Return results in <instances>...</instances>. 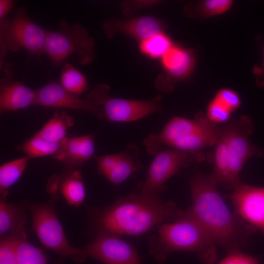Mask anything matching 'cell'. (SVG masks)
<instances>
[{
	"label": "cell",
	"instance_id": "obj_35",
	"mask_svg": "<svg viewBox=\"0 0 264 264\" xmlns=\"http://www.w3.org/2000/svg\"><path fill=\"white\" fill-rule=\"evenodd\" d=\"M14 4L12 0H0V20L6 17V15L10 12Z\"/></svg>",
	"mask_w": 264,
	"mask_h": 264
},
{
	"label": "cell",
	"instance_id": "obj_16",
	"mask_svg": "<svg viewBox=\"0 0 264 264\" xmlns=\"http://www.w3.org/2000/svg\"><path fill=\"white\" fill-rule=\"evenodd\" d=\"M10 72L5 73L6 77L1 78L0 80V112L35 105L36 90L32 89L22 82L13 80Z\"/></svg>",
	"mask_w": 264,
	"mask_h": 264
},
{
	"label": "cell",
	"instance_id": "obj_24",
	"mask_svg": "<svg viewBox=\"0 0 264 264\" xmlns=\"http://www.w3.org/2000/svg\"><path fill=\"white\" fill-rule=\"evenodd\" d=\"M27 156L17 158L0 167V200H5L8 188L21 176L29 160Z\"/></svg>",
	"mask_w": 264,
	"mask_h": 264
},
{
	"label": "cell",
	"instance_id": "obj_28",
	"mask_svg": "<svg viewBox=\"0 0 264 264\" xmlns=\"http://www.w3.org/2000/svg\"><path fill=\"white\" fill-rule=\"evenodd\" d=\"M173 46L170 39L163 32L157 33L139 43L140 51L153 59L161 58Z\"/></svg>",
	"mask_w": 264,
	"mask_h": 264
},
{
	"label": "cell",
	"instance_id": "obj_34",
	"mask_svg": "<svg viewBox=\"0 0 264 264\" xmlns=\"http://www.w3.org/2000/svg\"><path fill=\"white\" fill-rule=\"evenodd\" d=\"M232 3L229 0H207L203 3V10L206 15H217L228 10Z\"/></svg>",
	"mask_w": 264,
	"mask_h": 264
},
{
	"label": "cell",
	"instance_id": "obj_25",
	"mask_svg": "<svg viewBox=\"0 0 264 264\" xmlns=\"http://www.w3.org/2000/svg\"><path fill=\"white\" fill-rule=\"evenodd\" d=\"M60 84L66 91L75 95L81 94L88 89L85 77L69 63H65L62 68Z\"/></svg>",
	"mask_w": 264,
	"mask_h": 264
},
{
	"label": "cell",
	"instance_id": "obj_30",
	"mask_svg": "<svg viewBox=\"0 0 264 264\" xmlns=\"http://www.w3.org/2000/svg\"><path fill=\"white\" fill-rule=\"evenodd\" d=\"M232 111L214 98L209 104L207 117L212 122L223 123L229 118Z\"/></svg>",
	"mask_w": 264,
	"mask_h": 264
},
{
	"label": "cell",
	"instance_id": "obj_13",
	"mask_svg": "<svg viewBox=\"0 0 264 264\" xmlns=\"http://www.w3.org/2000/svg\"><path fill=\"white\" fill-rule=\"evenodd\" d=\"M35 105L66 108L89 112L99 119L104 118L102 107L65 89L60 84L49 82L36 90Z\"/></svg>",
	"mask_w": 264,
	"mask_h": 264
},
{
	"label": "cell",
	"instance_id": "obj_17",
	"mask_svg": "<svg viewBox=\"0 0 264 264\" xmlns=\"http://www.w3.org/2000/svg\"><path fill=\"white\" fill-rule=\"evenodd\" d=\"M95 144L92 135L66 137L61 142V147L54 157L64 164L66 168L81 167L84 163L94 156Z\"/></svg>",
	"mask_w": 264,
	"mask_h": 264
},
{
	"label": "cell",
	"instance_id": "obj_19",
	"mask_svg": "<svg viewBox=\"0 0 264 264\" xmlns=\"http://www.w3.org/2000/svg\"><path fill=\"white\" fill-rule=\"evenodd\" d=\"M139 156L137 147L133 143L127 144L123 151L114 154L113 161L105 177L113 185L119 186L141 169Z\"/></svg>",
	"mask_w": 264,
	"mask_h": 264
},
{
	"label": "cell",
	"instance_id": "obj_14",
	"mask_svg": "<svg viewBox=\"0 0 264 264\" xmlns=\"http://www.w3.org/2000/svg\"><path fill=\"white\" fill-rule=\"evenodd\" d=\"M160 59L163 72L156 77L154 84L159 91L169 92L176 81L191 72L193 57L188 50L173 45Z\"/></svg>",
	"mask_w": 264,
	"mask_h": 264
},
{
	"label": "cell",
	"instance_id": "obj_10",
	"mask_svg": "<svg viewBox=\"0 0 264 264\" xmlns=\"http://www.w3.org/2000/svg\"><path fill=\"white\" fill-rule=\"evenodd\" d=\"M81 250L104 264H141L134 247L115 235L99 234Z\"/></svg>",
	"mask_w": 264,
	"mask_h": 264
},
{
	"label": "cell",
	"instance_id": "obj_2",
	"mask_svg": "<svg viewBox=\"0 0 264 264\" xmlns=\"http://www.w3.org/2000/svg\"><path fill=\"white\" fill-rule=\"evenodd\" d=\"M93 222L99 234L138 236L156 226L173 221L182 210L159 195L139 191L119 198L111 205L94 211Z\"/></svg>",
	"mask_w": 264,
	"mask_h": 264
},
{
	"label": "cell",
	"instance_id": "obj_36",
	"mask_svg": "<svg viewBox=\"0 0 264 264\" xmlns=\"http://www.w3.org/2000/svg\"><path fill=\"white\" fill-rule=\"evenodd\" d=\"M263 73L264 74V64H263Z\"/></svg>",
	"mask_w": 264,
	"mask_h": 264
},
{
	"label": "cell",
	"instance_id": "obj_3",
	"mask_svg": "<svg viewBox=\"0 0 264 264\" xmlns=\"http://www.w3.org/2000/svg\"><path fill=\"white\" fill-rule=\"evenodd\" d=\"M149 241V252L159 262L176 251L196 253L201 262L214 264L217 257L216 244L200 223L187 211L171 222L158 226Z\"/></svg>",
	"mask_w": 264,
	"mask_h": 264
},
{
	"label": "cell",
	"instance_id": "obj_15",
	"mask_svg": "<svg viewBox=\"0 0 264 264\" xmlns=\"http://www.w3.org/2000/svg\"><path fill=\"white\" fill-rule=\"evenodd\" d=\"M164 27L160 19L149 16L128 19L110 18L102 25V30L108 39L112 38L115 33H120L139 42L163 32Z\"/></svg>",
	"mask_w": 264,
	"mask_h": 264
},
{
	"label": "cell",
	"instance_id": "obj_33",
	"mask_svg": "<svg viewBox=\"0 0 264 264\" xmlns=\"http://www.w3.org/2000/svg\"><path fill=\"white\" fill-rule=\"evenodd\" d=\"M217 264H263L258 258L241 251L228 253Z\"/></svg>",
	"mask_w": 264,
	"mask_h": 264
},
{
	"label": "cell",
	"instance_id": "obj_27",
	"mask_svg": "<svg viewBox=\"0 0 264 264\" xmlns=\"http://www.w3.org/2000/svg\"><path fill=\"white\" fill-rule=\"evenodd\" d=\"M61 142H49L36 133L24 144L22 149L30 159L48 155L55 157L60 150Z\"/></svg>",
	"mask_w": 264,
	"mask_h": 264
},
{
	"label": "cell",
	"instance_id": "obj_4",
	"mask_svg": "<svg viewBox=\"0 0 264 264\" xmlns=\"http://www.w3.org/2000/svg\"><path fill=\"white\" fill-rule=\"evenodd\" d=\"M95 42L87 31L77 23L70 24L65 19L58 22L56 30H47L44 53L54 65L63 62L72 54L76 55L78 63L91 64L95 58Z\"/></svg>",
	"mask_w": 264,
	"mask_h": 264
},
{
	"label": "cell",
	"instance_id": "obj_18",
	"mask_svg": "<svg viewBox=\"0 0 264 264\" xmlns=\"http://www.w3.org/2000/svg\"><path fill=\"white\" fill-rule=\"evenodd\" d=\"M47 190L53 196L59 192L70 205L79 206L84 201L86 193L81 172L68 169L60 175L53 176L49 180Z\"/></svg>",
	"mask_w": 264,
	"mask_h": 264
},
{
	"label": "cell",
	"instance_id": "obj_31",
	"mask_svg": "<svg viewBox=\"0 0 264 264\" xmlns=\"http://www.w3.org/2000/svg\"><path fill=\"white\" fill-rule=\"evenodd\" d=\"M160 2L156 0H124L120 3V7L123 15L130 18L140 10L152 6Z\"/></svg>",
	"mask_w": 264,
	"mask_h": 264
},
{
	"label": "cell",
	"instance_id": "obj_32",
	"mask_svg": "<svg viewBox=\"0 0 264 264\" xmlns=\"http://www.w3.org/2000/svg\"><path fill=\"white\" fill-rule=\"evenodd\" d=\"M214 99L232 112L238 108L241 102L237 93L228 88L219 90Z\"/></svg>",
	"mask_w": 264,
	"mask_h": 264
},
{
	"label": "cell",
	"instance_id": "obj_22",
	"mask_svg": "<svg viewBox=\"0 0 264 264\" xmlns=\"http://www.w3.org/2000/svg\"><path fill=\"white\" fill-rule=\"evenodd\" d=\"M215 145L214 167L210 176L216 185L220 184L233 190L230 174L227 138L223 130Z\"/></svg>",
	"mask_w": 264,
	"mask_h": 264
},
{
	"label": "cell",
	"instance_id": "obj_7",
	"mask_svg": "<svg viewBox=\"0 0 264 264\" xmlns=\"http://www.w3.org/2000/svg\"><path fill=\"white\" fill-rule=\"evenodd\" d=\"M110 90L107 84H98L86 98L102 108L104 117L108 122H132L151 114L163 112L160 94L148 100H131L112 97L109 95Z\"/></svg>",
	"mask_w": 264,
	"mask_h": 264
},
{
	"label": "cell",
	"instance_id": "obj_1",
	"mask_svg": "<svg viewBox=\"0 0 264 264\" xmlns=\"http://www.w3.org/2000/svg\"><path fill=\"white\" fill-rule=\"evenodd\" d=\"M192 204L187 210L203 226L216 244L228 253L241 251L256 229L232 213L210 176L200 172L189 181Z\"/></svg>",
	"mask_w": 264,
	"mask_h": 264
},
{
	"label": "cell",
	"instance_id": "obj_11",
	"mask_svg": "<svg viewBox=\"0 0 264 264\" xmlns=\"http://www.w3.org/2000/svg\"><path fill=\"white\" fill-rule=\"evenodd\" d=\"M213 124L208 118L200 113L193 119L175 117L171 119L158 133H151L143 139L146 152L155 155L164 146H169L176 140L207 128Z\"/></svg>",
	"mask_w": 264,
	"mask_h": 264
},
{
	"label": "cell",
	"instance_id": "obj_29",
	"mask_svg": "<svg viewBox=\"0 0 264 264\" xmlns=\"http://www.w3.org/2000/svg\"><path fill=\"white\" fill-rule=\"evenodd\" d=\"M17 237L8 234L1 238L0 264H17L15 242Z\"/></svg>",
	"mask_w": 264,
	"mask_h": 264
},
{
	"label": "cell",
	"instance_id": "obj_9",
	"mask_svg": "<svg viewBox=\"0 0 264 264\" xmlns=\"http://www.w3.org/2000/svg\"><path fill=\"white\" fill-rule=\"evenodd\" d=\"M223 131L227 138L230 174L234 190L241 184L239 174L246 161L253 155L262 156L263 154L249 141L248 137L252 131L249 117L242 116L232 121Z\"/></svg>",
	"mask_w": 264,
	"mask_h": 264
},
{
	"label": "cell",
	"instance_id": "obj_12",
	"mask_svg": "<svg viewBox=\"0 0 264 264\" xmlns=\"http://www.w3.org/2000/svg\"><path fill=\"white\" fill-rule=\"evenodd\" d=\"M230 197L237 214L264 234V187L240 184Z\"/></svg>",
	"mask_w": 264,
	"mask_h": 264
},
{
	"label": "cell",
	"instance_id": "obj_23",
	"mask_svg": "<svg viewBox=\"0 0 264 264\" xmlns=\"http://www.w3.org/2000/svg\"><path fill=\"white\" fill-rule=\"evenodd\" d=\"M74 124L73 118L64 111H57L36 134L52 143H60L66 137L67 130Z\"/></svg>",
	"mask_w": 264,
	"mask_h": 264
},
{
	"label": "cell",
	"instance_id": "obj_8",
	"mask_svg": "<svg viewBox=\"0 0 264 264\" xmlns=\"http://www.w3.org/2000/svg\"><path fill=\"white\" fill-rule=\"evenodd\" d=\"M198 153L188 152L175 148L161 149L155 154L145 181L139 184V191L149 195H159L164 190V183L178 173L181 168L199 161Z\"/></svg>",
	"mask_w": 264,
	"mask_h": 264
},
{
	"label": "cell",
	"instance_id": "obj_26",
	"mask_svg": "<svg viewBox=\"0 0 264 264\" xmlns=\"http://www.w3.org/2000/svg\"><path fill=\"white\" fill-rule=\"evenodd\" d=\"M26 238L16 237L17 264H47V258L44 252L29 243Z\"/></svg>",
	"mask_w": 264,
	"mask_h": 264
},
{
	"label": "cell",
	"instance_id": "obj_21",
	"mask_svg": "<svg viewBox=\"0 0 264 264\" xmlns=\"http://www.w3.org/2000/svg\"><path fill=\"white\" fill-rule=\"evenodd\" d=\"M222 132L213 124L207 128L176 140L169 146L185 152L197 153L205 147L215 145Z\"/></svg>",
	"mask_w": 264,
	"mask_h": 264
},
{
	"label": "cell",
	"instance_id": "obj_6",
	"mask_svg": "<svg viewBox=\"0 0 264 264\" xmlns=\"http://www.w3.org/2000/svg\"><path fill=\"white\" fill-rule=\"evenodd\" d=\"M46 29L35 24L28 17L24 7L18 8L13 17L0 20V55L21 48L39 56L44 53Z\"/></svg>",
	"mask_w": 264,
	"mask_h": 264
},
{
	"label": "cell",
	"instance_id": "obj_20",
	"mask_svg": "<svg viewBox=\"0 0 264 264\" xmlns=\"http://www.w3.org/2000/svg\"><path fill=\"white\" fill-rule=\"evenodd\" d=\"M27 220L25 211L16 204L0 200V235L11 234L26 238L25 224Z\"/></svg>",
	"mask_w": 264,
	"mask_h": 264
},
{
	"label": "cell",
	"instance_id": "obj_5",
	"mask_svg": "<svg viewBox=\"0 0 264 264\" xmlns=\"http://www.w3.org/2000/svg\"><path fill=\"white\" fill-rule=\"evenodd\" d=\"M43 203H25L32 217V228L41 243L61 258L76 264L84 262L87 255L68 242L53 207L52 200Z\"/></svg>",
	"mask_w": 264,
	"mask_h": 264
}]
</instances>
